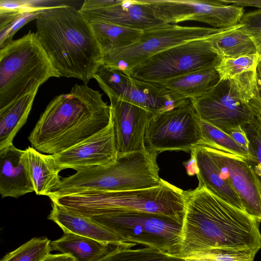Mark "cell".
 <instances>
[{"label":"cell","instance_id":"5bb4252c","mask_svg":"<svg viewBox=\"0 0 261 261\" xmlns=\"http://www.w3.org/2000/svg\"><path fill=\"white\" fill-rule=\"evenodd\" d=\"M79 10L89 22L105 21L142 31L164 23L143 0H86Z\"/></svg>","mask_w":261,"mask_h":261},{"label":"cell","instance_id":"4dcf8cb0","mask_svg":"<svg viewBox=\"0 0 261 261\" xmlns=\"http://www.w3.org/2000/svg\"><path fill=\"white\" fill-rule=\"evenodd\" d=\"M260 61L261 56L258 54L221 59L215 69L220 80L229 79L244 72L256 69Z\"/></svg>","mask_w":261,"mask_h":261},{"label":"cell","instance_id":"44dd1931","mask_svg":"<svg viewBox=\"0 0 261 261\" xmlns=\"http://www.w3.org/2000/svg\"><path fill=\"white\" fill-rule=\"evenodd\" d=\"M220 80L218 72L212 68L195 71L154 84L176 98L185 100L201 96Z\"/></svg>","mask_w":261,"mask_h":261},{"label":"cell","instance_id":"7c38bea8","mask_svg":"<svg viewBox=\"0 0 261 261\" xmlns=\"http://www.w3.org/2000/svg\"><path fill=\"white\" fill-rule=\"evenodd\" d=\"M164 23L197 21L214 28L226 29L240 23L244 7L209 0H143Z\"/></svg>","mask_w":261,"mask_h":261},{"label":"cell","instance_id":"ac0fdd59","mask_svg":"<svg viewBox=\"0 0 261 261\" xmlns=\"http://www.w3.org/2000/svg\"><path fill=\"white\" fill-rule=\"evenodd\" d=\"M191 159L185 163L188 175L197 176L198 186L205 187L213 194L232 205L245 211L241 200L205 146L199 144L191 151Z\"/></svg>","mask_w":261,"mask_h":261},{"label":"cell","instance_id":"484cf974","mask_svg":"<svg viewBox=\"0 0 261 261\" xmlns=\"http://www.w3.org/2000/svg\"><path fill=\"white\" fill-rule=\"evenodd\" d=\"M241 26L239 23L208 38L214 50L221 59L258 54L252 39Z\"/></svg>","mask_w":261,"mask_h":261},{"label":"cell","instance_id":"ffe728a7","mask_svg":"<svg viewBox=\"0 0 261 261\" xmlns=\"http://www.w3.org/2000/svg\"><path fill=\"white\" fill-rule=\"evenodd\" d=\"M48 219L55 222L64 233H73L113 245L127 244L115 234L89 218L78 215L55 202Z\"/></svg>","mask_w":261,"mask_h":261},{"label":"cell","instance_id":"9c48e42d","mask_svg":"<svg viewBox=\"0 0 261 261\" xmlns=\"http://www.w3.org/2000/svg\"><path fill=\"white\" fill-rule=\"evenodd\" d=\"M209 38L160 52L133 67L127 74L138 81L158 83L195 71L215 68L221 58L214 50Z\"/></svg>","mask_w":261,"mask_h":261},{"label":"cell","instance_id":"83f0119b","mask_svg":"<svg viewBox=\"0 0 261 261\" xmlns=\"http://www.w3.org/2000/svg\"><path fill=\"white\" fill-rule=\"evenodd\" d=\"M135 246L130 243L114 245L97 261H185L183 258L151 248H133Z\"/></svg>","mask_w":261,"mask_h":261},{"label":"cell","instance_id":"d4e9b609","mask_svg":"<svg viewBox=\"0 0 261 261\" xmlns=\"http://www.w3.org/2000/svg\"><path fill=\"white\" fill-rule=\"evenodd\" d=\"M38 91L22 96L0 109V149L13 144L24 125Z\"/></svg>","mask_w":261,"mask_h":261},{"label":"cell","instance_id":"6da1fadb","mask_svg":"<svg viewBox=\"0 0 261 261\" xmlns=\"http://www.w3.org/2000/svg\"><path fill=\"white\" fill-rule=\"evenodd\" d=\"M259 224L245 211L198 186L185 191L177 256L199 252L253 261L261 249Z\"/></svg>","mask_w":261,"mask_h":261},{"label":"cell","instance_id":"7a4b0ae2","mask_svg":"<svg viewBox=\"0 0 261 261\" xmlns=\"http://www.w3.org/2000/svg\"><path fill=\"white\" fill-rule=\"evenodd\" d=\"M37 39L61 77L87 85L103 64V54L90 22L79 9L44 7L36 19Z\"/></svg>","mask_w":261,"mask_h":261},{"label":"cell","instance_id":"f546056e","mask_svg":"<svg viewBox=\"0 0 261 261\" xmlns=\"http://www.w3.org/2000/svg\"><path fill=\"white\" fill-rule=\"evenodd\" d=\"M50 243L46 237L34 238L7 254L1 261H41L50 253Z\"/></svg>","mask_w":261,"mask_h":261},{"label":"cell","instance_id":"7402d4cb","mask_svg":"<svg viewBox=\"0 0 261 261\" xmlns=\"http://www.w3.org/2000/svg\"><path fill=\"white\" fill-rule=\"evenodd\" d=\"M30 174L37 195L47 196L59 186L61 179L52 154H45L33 147L25 149Z\"/></svg>","mask_w":261,"mask_h":261},{"label":"cell","instance_id":"d6986e66","mask_svg":"<svg viewBox=\"0 0 261 261\" xmlns=\"http://www.w3.org/2000/svg\"><path fill=\"white\" fill-rule=\"evenodd\" d=\"M34 192L25 150L13 144L0 149V194L17 198Z\"/></svg>","mask_w":261,"mask_h":261},{"label":"cell","instance_id":"9a60e30c","mask_svg":"<svg viewBox=\"0 0 261 261\" xmlns=\"http://www.w3.org/2000/svg\"><path fill=\"white\" fill-rule=\"evenodd\" d=\"M201 144L240 197L245 212L260 223L261 188L248 160L216 147Z\"/></svg>","mask_w":261,"mask_h":261},{"label":"cell","instance_id":"5b68a950","mask_svg":"<svg viewBox=\"0 0 261 261\" xmlns=\"http://www.w3.org/2000/svg\"><path fill=\"white\" fill-rule=\"evenodd\" d=\"M157 155L148 150L118 155L116 162L107 166L81 171L61 179L48 197L59 196L87 190L121 191L159 186Z\"/></svg>","mask_w":261,"mask_h":261},{"label":"cell","instance_id":"e0dca14e","mask_svg":"<svg viewBox=\"0 0 261 261\" xmlns=\"http://www.w3.org/2000/svg\"><path fill=\"white\" fill-rule=\"evenodd\" d=\"M118 155L147 150L145 145L147 124L153 115L149 111L109 96Z\"/></svg>","mask_w":261,"mask_h":261},{"label":"cell","instance_id":"74e56055","mask_svg":"<svg viewBox=\"0 0 261 261\" xmlns=\"http://www.w3.org/2000/svg\"><path fill=\"white\" fill-rule=\"evenodd\" d=\"M257 117L260 123V125H261V113L259 114L258 115H257Z\"/></svg>","mask_w":261,"mask_h":261},{"label":"cell","instance_id":"8fae6325","mask_svg":"<svg viewBox=\"0 0 261 261\" xmlns=\"http://www.w3.org/2000/svg\"><path fill=\"white\" fill-rule=\"evenodd\" d=\"M144 140L147 150L156 154L172 150L189 152L201 143L200 119L192 100L153 114L147 124Z\"/></svg>","mask_w":261,"mask_h":261},{"label":"cell","instance_id":"ba28073f","mask_svg":"<svg viewBox=\"0 0 261 261\" xmlns=\"http://www.w3.org/2000/svg\"><path fill=\"white\" fill-rule=\"evenodd\" d=\"M89 218L125 243L139 245L177 256L182 220L161 214L126 211Z\"/></svg>","mask_w":261,"mask_h":261},{"label":"cell","instance_id":"8d00e7d4","mask_svg":"<svg viewBox=\"0 0 261 261\" xmlns=\"http://www.w3.org/2000/svg\"><path fill=\"white\" fill-rule=\"evenodd\" d=\"M257 72L258 77L259 84L261 89V61L259 63L257 67Z\"/></svg>","mask_w":261,"mask_h":261},{"label":"cell","instance_id":"d590c367","mask_svg":"<svg viewBox=\"0 0 261 261\" xmlns=\"http://www.w3.org/2000/svg\"><path fill=\"white\" fill-rule=\"evenodd\" d=\"M41 261H75V260L69 254L61 253L59 254L49 253Z\"/></svg>","mask_w":261,"mask_h":261},{"label":"cell","instance_id":"cb8c5ba5","mask_svg":"<svg viewBox=\"0 0 261 261\" xmlns=\"http://www.w3.org/2000/svg\"><path fill=\"white\" fill-rule=\"evenodd\" d=\"M114 246L70 233H64L61 238L50 243L51 251L69 254L75 261H97Z\"/></svg>","mask_w":261,"mask_h":261},{"label":"cell","instance_id":"2e32d148","mask_svg":"<svg viewBox=\"0 0 261 261\" xmlns=\"http://www.w3.org/2000/svg\"><path fill=\"white\" fill-rule=\"evenodd\" d=\"M52 155L60 171L70 168L79 172L115 163L118 152L112 118L109 124L100 132Z\"/></svg>","mask_w":261,"mask_h":261},{"label":"cell","instance_id":"4316f807","mask_svg":"<svg viewBox=\"0 0 261 261\" xmlns=\"http://www.w3.org/2000/svg\"><path fill=\"white\" fill-rule=\"evenodd\" d=\"M95 37L105 56L133 43L143 31L105 21L90 22Z\"/></svg>","mask_w":261,"mask_h":261},{"label":"cell","instance_id":"52a82bcc","mask_svg":"<svg viewBox=\"0 0 261 261\" xmlns=\"http://www.w3.org/2000/svg\"><path fill=\"white\" fill-rule=\"evenodd\" d=\"M35 33L0 48V109L38 91L51 77H60Z\"/></svg>","mask_w":261,"mask_h":261},{"label":"cell","instance_id":"3957f363","mask_svg":"<svg viewBox=\"0 0 261 261\" xmlns=\"http://www.w3.org/2000/svg\"><path fill=\"white\" fill-rule=\"evenodd\" d=\"M110 107L102 94L85 84L55 97L41 115L29 136L32 147L55 154L79 143L107 127Z\"/></svg>","mask_w":261,"mask_h":261},{"label":"cell","instance_id":"836d02e7","mask_svg":"<svg viewBox=\"0 0 261 261\" xmlns=\"http://www.w3.org/2000/svg\"><path fill=\"white\" fill-rule=\"evenodd\" d=\"M228 134L236 142L250 153V144L247 135L243 127L239 126L232 129Z\"/></svg>","mask_w":261,"mask_h":261},{"label":"cell","instance_id":"e575fe53","mask_svg":"<svg viewBox=\"0 0 261 261\" xmlns=\"http://www.w3.org/2000/svg\"><path fill=\"white\" fill-rule=\"evenodd\" d=\"M227 4H232L239 6H251L261 9V0H221Z\"/></svg>","mask_w":261,"mask_h":261},{"label":"cell","instance_id":"277c9868","mask_svg":"<svg viewBox=\"0 0 261 261\" xmlns=\"http://www.w3.org/2000/svg\"><path fill=\"white\" fill-rule=\"evenodd\" d=\"M53 201L88 218L126 211L161 214L182 220L185 191L163 179L154 188L121 191L87 190L57 196Z\"/></svg>","mask_w":261,"mask_h":261},{"label":"cell","instance_id":"4fadbf2b","mask_svg":"<svg viewBox=\"0 0 261 261\" xmlns=\"http://www.w3.org/2000/svg\"><path fill=\"white\" fill-rule=\"evenodd\" d=\"M93 79L108 97L123 100L153 114L172 109L189 100L178 99L155 84L137 81L123 71L103 64Z\"/></svg>","mask_w":261,"mask_h":261},{"label":"cell","instance_id":"30bf717a","mask_svg":"<svg viewBox=\"0 0 261 261\" xmlns=\"http://www.w3.org/2000/svg\"><path fill=\"white\" fill-rule=\"evenodd\" d=\"M226 29L163 23L143 31L132 44L105 56L103 65L127 74L133 67L160 52L189 41L208 38Z\"/></svg>","mask_w":261,"mask_h":261},{"label":"cell","instance_id":"1f68e13d","mask_svg":"<svg viewBox=\"0 0 261 261\" xmlns=\"http://www.w3.org/2000/svg\"><path fill=\"white\" fill-rule=\"evenodd\" d=\"M250 142L251 166L261 188V125L256 116L251 121L243 126Z\"/></svg>","mask_w":261,"mask_h":261},{"label":"cell","instance_id":"603a6c76","mask_svg":"<svg viewBox=\"0 0 261 261\" xmlns=\"http://www.w3.org/2000/svg\"><path fill=\"white\" fill-rule=\"evenodd\" d=\"M44 7L35 6L28 1L0 2V48L13 40L14 34L23 26L37 18Z\"/></svg>","mask_w":261,"mask_h":261},{"label":"cell","instance_id":"d6a6232c","mask_svg":"<svg viewBox=\"0 0 261 261\" xmlns=\"http://www.w3.org/2000/svg\"><path fill=\"white\" fill-rule=\"evenodd\" d=\"M240 23L241 28L252 39L257 53L261 56V9L245 14Z\"/></svg>","mask_w":261,"mask_h":261},{"label":"cell","instance_id":"8992f818","mask_svg":"<svg viewBox=\"0 0 261 261\" xmlns=\"http://www.w3.org/2000/svg\"><path fill=\"white\" fill-rule=\"evenodd\" d=\"M191 100L201 120L225 133L243 127L261 112L257 69L220 80L204 94Z\"/></svg>","mask_w":261,"mask_h":261},{"label":"cell","instance_id":"f1b7e54d","mask_svg":"<svg viewBox=\"0 0 261 261\" xmlns=\"http://www.w3.org/2000/svg\"><path fill=\"white\" fill-rule=\"evenodd\" d=\"M200 126L203 138L201 143L216 147L248 160H251V154L228 134L201 119Z\"/></svg>","mask_w":261,"mask_h":261}]
</instances>
